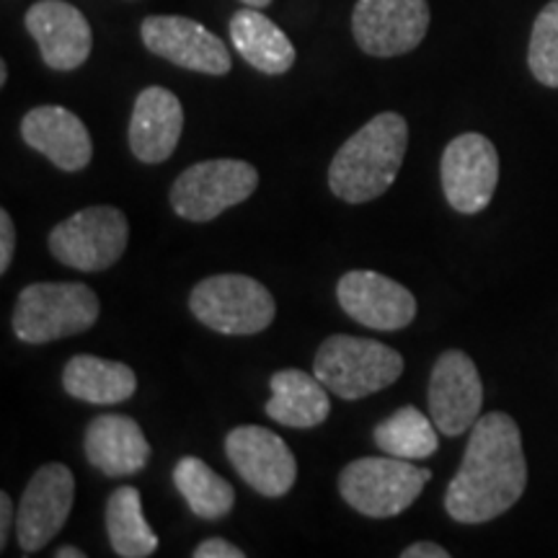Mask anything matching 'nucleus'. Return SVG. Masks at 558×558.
<instances>
[{"mask_svg": "<svg viewBox=\"0 0 558 558\" xmlns=\"http://www.w3.org/2000/svg\"><path fill=\"white\" fill-rule=\"evenodd\" d=\"M194 558H243L246 554L233 543L222 541V538H207L202 541L197 548H194Z\"/></svg>", "mask_w": 558, "mask_h": 558, "instance_id": "nucleus-28", "label": "nucleus"}, {"mask_svg": "<svg viewBox=\"0 0 558 558\" xmlns=\"http://www.w3.org/2000/svg\"><path fill=\"white\" fill-rule=\"evenodd\" d=\"M243 3L251 5V9H264V5H269L271 0H243Z\"/></svg>", "mask_w": 558, "mask_h": 558, "instance_id": "nucleus-33", "label": "nucleus"}, {"mask_svg": "<svg viewBox=\"0 0 558 558\" xmlns=\"http://www.w3.org/2000/svg\"><path fill=\"white\" fill-rule=\"evenodd\" d=\"M230 39L251 68L267 75H282L295 65V47L275 21L259 9H243L230 19Z\"/></svg>", "mask_w": 558, "mask_h": 558, "instance_id": "nucleus-21", "label": "nucleus"}, {"mask_svg": "<svg viewBox=\"0 0 558 558\" xmlns=\"http://www.w3.org/2000/svg\"><path fill=\"white\" fill-rule=\"evenodd\" d=\"M432 478L414 460L393 456L352 460L339 476V494L349 507L373 520H386L409 509Z\"/></svg>", "mask_w": 558, "mask_h": 558, "instance_id": "nucleus-5", "label": "nucleus"}, {"mask_svg": "<svg viewBox=\"0 0 558 558\" xmlns=\"http://www.w3.org/2000/svg\"><path fill=\"white\" fill-rule=\"evenodd\" d=\"M13 248H16V228H13L9 209H0V275L9 271Z\"/></svg>", "mask_w": 558, "mask_h": 558, "instance_id": "nucleus-27", "label": "nucleus"}, {"mask_svg": "<svg viewBox=\"0 0 558 558\" xmlns=\"http://www.w3.org/2000/svg\"><path fill=\"white\" fill-rule=\"evenodd\" d=\"M271 399L267 416L292 429H311L324 424L331 414L329 388L316 375L303 369H279L271 375Z\"/></svg>", "mask_w": 558, "mask_h": 558, "instance_id": "nucleus-20", "label": "nucleus"}, {"mask_svg": "<svg viewBox=\"0 0 558 558\" xmlns=\"http://www.w3.org/2000/svg\"><path fill=\"white\" fill-rule=\"evenodd\" d=\"M62 386L73 399L109 407L135 396L137 378L124 362L101 360L94 354H75L62 369Z\"/></svg>", "mask_w": 558, "mask_h": 558, "instance_id": "nucleus-22", "label": "nucleus"}, {"mask_svg": "<svg viewBox=\"0 0 558 558\" xmlns=\"http://www.w3.org/2000/svg\"><path fill=\"white\" fill-rule=\"evenodd\" d=\"M130 222L120 207L96 205L70 215L50 233V251L60 264L78 271H104L122 259Z\"/></svg>", "mask_w": 558, "mask_h": 558, "instance_id": "nucleus-8", "label": "nucleus"}, {"mask_svg": "<svg viewBox=\"0 0 558 558\" xmlns=\"http://www.w3.org/2000/svg\"><path fill=\"white\" fill-rule=\"evenodd\" d=\"M26 32L39 45L47 68L68 70L81 68L94 47L90 24L75 5L65 0H37L24 16Z\"/></svg>", "mask_w": 558, "mask_h": 558, "instance_id": "nucleus-16", "label": "nucleus"}, {"mask_svg": "<svg viewBox=\"0 0 558 558\" xmlns=\"http://www.w3.org/2000/svg\"><path fill=\"white\" fill-rule=\"evenodd\" d=\"M484 403V383L469 354L460 349L442 352L429 375V414L448 437L463 435L478 422Z\"/></svg>", "mask_w": 558, "mask_h": 558, "instance_id": "nucleus-13", "label": "nucleus"}, {"mask_svg": "<svg viewBox=\"0 0 558 558\" xmlns=\"http://www.w3.org/2000/svg\"><path fill=\"white\" fill-rule=\"evenodd\" d=\"M86 458L109 478L135 476L148 465L150 442L135 418L104 414L88 424Z\"/></svg>", "mask_w": 558, "mask_h": 558, "instance_id": "nucleus-19", "label": "nucleus"}, {"mask_svg": "<svg viewBox=\"0 0 558 558\" xmlns=\"http://www.w3.org/2000/svg\"><path fill=\"white\" fill-rule=\"evenodd\" d=\"M226 456L239 476L262 497L279 499L295 486L298 460L288 442L267 427H235L226 437Z\"/></svg>", "mask_w": 558, "mask_h": 558, "instance_id": "nucleus-11", "label": "nucleus"}, {"mask_svg": "<svg viewBox=\"0 0 558 558\" xmlns=\"http://www.w3.org/2000/svg\"><path fill=\"white\" fill-rule=\"evenodd\" d=\"M140 37L153 54L194 73L226 75L233 68L222 39L194 19L148 16L140 26Z\"/></svg>", "mask_w": 558, "mask_h": 558, "instance_id": "nucleus-14", "label": "nucleus"}, {"mask_svg": "<svg viewBox=\"0 0 558 558\" xmlns=\"http://www.w3.org/2000/svg\"><path fill=\"white\" fill-rule=\"evenodd\" d=\"M173 484L199 520H222L235 505L233 486L194 456L173 465Z\"/></svg>", "mask_w": 558, "mask_h": 558, "instance_id": "nucleus-24", "label": "nucleus"}, {"mask_svg": "<svg viewBox=\"0 0 558 558\" xmlns=\"http://www.w3.org/2000/svg\"><path fill=\"white\" fill-rule=\"evenodd\" d=\"M199 324L226 337H254L269 329L277 303L259 279L246 275H215L202 279L190 295Z\"/></svg>", "mask_w": 558, "mask_h": 558, "instance_id": "nucleus-6", "label": "nucleus"}, {"mask_svg": "<svg viewBox=\"0 0 558 558\" xmlns=\"http://www.w3.org/2000/svg\"><path fill=\"white\" fill-rule=\"evenodd\" d=\"M21 137L32 150L47 156L60 171L68 173L83 171L94 156V145H90V135L81 117L65 107H54V104L24 114Z\"/></svg>", "mask_w": 558, "mask_h": 558, "instance_id": "nucleus-17", "label": "nucleus"}, {"mask_svg": "<svg viewBox=\"0 0 558 558\" xmlns=\"http://www.w3.org/2000/svg\"><path fill=\"white\" fill-rule=\"evenodd\" d=\"M5 83H9V65L0 62V86H5Z\"/></svg>", "mask_w": 558, "mask_h": 558, "instance_id": "nucleus-32", "label": "nucleus"}, {"mask_svg": "<svg viewBox=\"0 0 558 558\" xmlns=\"http://www.w3.org/2000/svg\"><path fill=\"white\" fill-rule=\"evenodd\" d=\"M184 109L169 88L150 86L135 99L130 120V150L143 163H163L177 150Z\"/></svg>", "mask_w": 558, "mask_h": 558, "instance_id": "nucleus-18", "label": "nucleus"}, {"mask_svg": "<svg viewBox=\"0 0 558 558\" xmlns=\"http://www.w3.org/2000/svg\"><path fill=\"white\" fill-rule=\"evenodd\" d=\"M99 298L83 282H34L13 308V333L24 344H50L94 329Z\"/></svg>", "mask_w": 558, "mask_h": 558, "instance_id": "nucleus-4", "label": "nucleus"}, {"mask_svg": "<svg viewBox=\"0 0 558 558\" xmlns=\"http://www.w3.org/2000/svg\"><path fill=\"white\" fill-rule=\"evenodd\" d=\"M13 522H16V514H13L11 497L3 492L0 494V548H5V543H9V533H11Z\"/></svg>", "mask_w": 558, "mask_h": 558, "instance_id": "nucleus-30", "label": "nucleus"}, {"mask_svg": "<svg viewBox=\"0 0 558 558\" xmlns=\"http://www.w3.org/2000/svg\"><path fill=\"white\" fill-rule=\"evenodd\" d=\"M427 0H357L352 13L354 41L373 58L414 52L427 37Z\"/></svg>", "mask_w": 558, "mask_h": 558, "instance_id": "nucleus-9", "label": "nucleus"}, {"mask_svg": "<svg viewBox=\"0 0 558 558\" xmlns=\"http://www.w3.org/2000/svg\"><path fill=\"white\" fill-rule=\"evenodd\" d=\"M107 533L117 556L148 558L158 550V535L143 514L135 486H120L107 501Z\"/></svg>", "mask_w": 558, "mask_h": 558, "instance_id": "nucleus-23", "label": "nucleus"}, {"mask_svg": "<svg viewBox=\"0 0 558 558\" xmlns=\"http://www.w3.org/2000/svg\"><path fill=\"white\" fill-rule=\"evenodd\" d=\"M58 558H86V554H83L81 548H73V546H65V548H60L58 554H54Z\"/></svg>", "mask_w": 558, "mask_h": 558, "instance_id": "nucleus-31", "label": "nucleus"}, {"mask_svg": "<svg viewBox=\"0 0 558 558\" xmlns=\"http://www.w3.org/2000/svg\"><path fill=\"white\" fill-rule=\"evenodd\" d=\"M75 499L73 471L62 463H47L34 473L16 509V538L24 554H37L70 518Z\"/></svg>", "mask_w": 558, "mask_h": 558, "instance_id": "nucleus-12", "label": "nucleus"}, {"mask_svg": "<svg viewBox=\"0 0 558 558\" xmlns=\"http://www.w3.org/2000/svg\"><path fill=\"white\" fill-rule=\"evenodd\" d=\"M442 192L460 215H478L488 207L499 181V153L486 135L465 132L442 153Z\"/></svg>", "mask_w": 558, "mask_h": 558, "instance_id": "nucleus-10", "label": "nucleus"}, {"mask_svg": "<svg viewBox=\"0 0 558 558\" xmlns=\"http://www.w3.org/2000/svg\"><path fill=\"white\" fill-rule=\"evenodd\" d=\"M259 186V171L246 160H202L181 171L171 186V207L190 222H209L246 202Z\"/></svg>", "mask_w": 558, "mask_h": 558, "instance_id": "nucleus-7", "label": "nucleus"}, {"mask_svg": "<svg viewBox=\"0 0 558 558\" xmlns=\"http://www.w3.org/2000/svg\"><path fill=\"white\" fill-rule=\"evenodd\" d=\"M527 486V460L518 422L501 411L478 416L469 448L445 494V509L456 522L481 525L514 507Z\"/></svg>", "mask_w": 558, "mask_h": 558, "instance_id": "nucleus-1", "label": "nucleus"}, {"mask_svg": "<svg viewBox=\"0 0 558 558\" xmlns=\"http://www.w3.org/2000/svg\"><path fill=\"white\" fill-rule=\"evenodd\" d=\"M313 375L341 401H360L393 386L403 375V357L383 341L337 333L318 347Z\"/></svg>", "mask_w": 558, "mask_h": 558, "instance_id": "nucleus-3", "label": "nucleus"}, {"mask_svg": "<svg viewBox=\"0 0 558 558\" xmlns=\"http://www.w3.org/2000/svg\"><path fill=\"white\" fill-rule=\"evenodd\" d=\"M527 65L535 81L558 88V0L543 5L533 24L527 47Z\"/></svg>", "mask_w": 558, "mask_h": 558, "instance_id": "nucleus-26", "label": "nucleus"}, {"mask_svg": "<svg viewBox=\"0 0 558 558\" xmlns=\"http://www.w3.org/2000/svg\"><path fill=\"white\" fill-rule=\"evenodd\" d=\"M341 311L375 331H399L416 316V298L401 282L378 271H347L337 284Z\"/></svg>", "mask_w": 558, "mask_h": 558, "instance_id": "nucleus-15", "label": "nucleus"}, {"mask_svg": "<svg viewBox=\"0 0 558 558\" xmlns=\"http://www.w3.org/2000/svg\"><path fill=\"white\" fill-rule=\"evenodd\" d=\"M409 145V124L396 111L375 114L337 150L329 166L333 197L362 205L383 197L399 177Z\"/></svg>", "mask_w": 558, "mask_h": 558, "instance_id": "nucleus-2", "label": "nucleus"}, {"mask_svg": "<svg viewBox=\"0 0 558 558\" xmlns=\"http://www.w3.org/2000/svg\"><path fill=\"white\" fill-rule=\"evenodd\" d=\"M373 439L386 456L403 460H424L435 456L439 448L437 424L414 407H403L380 422Z\"/></svg>", "mask_w": 558, "mask_h": 558, "instance_id": "nucleus-25", "label": "nucleus"}, {"mask_svg": "<svg viewBox=\"0 0 558 558\" xmlns=\"http://www.w3.org/2000/svg\"><path fill=\"white\" fill-rule=\"evenodd\" d=\"M401 558H450L448 548L437 546V543H414V546L403 548Z\"/></svg>", "mask_w": 558, "mask_h": 558, "instance_id": "nucleus-29", "label": "nucleus"}]
</instances>
